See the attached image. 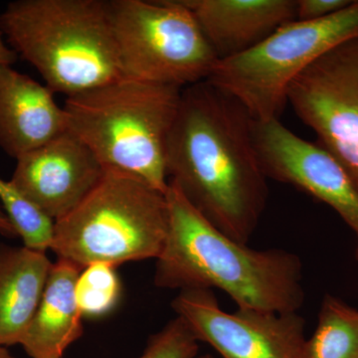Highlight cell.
Here are the masks:
<instances>
[{
    "mask_svg": "<svg viewBox=\"0 0 358 358\" xmlns=\"http://www.w3.org/2000/svg\"><path fill=\"white\" fill-rule=\"evenodd\" d=\"M252 122L234 98L209 82L185 87L166 154L169 181L212 225L245 245L268 197Z\"/></svg>",
    "mask_w": 358,
    "mask_h": 358,
    "instance_id": "cell-1",
    "label": "cell"
},
{
    "mask_svg": "<svg viewBox=\"0 0 358 358\" xmlns=\"http://www.w3.org/2000/svg\"><path fill=\"white\" fill-rule=\"evenodd\" d=\"M166 197L169 231L157 259L155 286L220 289L238 308L296 313L303 307L300 257L284 249H252L235 241L212 225L171 181Z\"/></svg>",
    "mask_w": 358,
    "mask_h": 358,
    "instance_id": "cell-2",
    "label": "cell"
},
{
    "mask_svg": "<svg viewBox=\"0 0 358 358\" xmlns=\"http://www.w3.org/2000/svg\"><path fill=\"white\" fill-rule=\"evenodd\" d=\"M7 44L68 96L122 78L109 1L17 0L0 14Z\"/></svg>",
    "mask_w": 358,
    "mask_h": 358,
    "instance_id": "cell-3",
    "label": "cell"
},
{
    "mask_svg": "<svg viewBox=\"0 0 358 358\" xmlns=\"http://www.w3.org/2000/svg\"><path fill=\"white\" fill-rule=\"evenodd\" d=\"M182 89L122 77L68 96V131L105 169L131 174L166 194L169 136Z\"/></svg>",
    "mask_w": 358,
    "mask_h": 358,
    "instance_id": "cell-4",
    "label": "cell"
},
{
    "mask_svg": "<svg viewBox=\"0 0 358 358\" xmlns=\"http://www.w3.org/2000/svg\"><path fill=\"white\" fill-rule=\"evenodd\" d=\"M169 231L166 194L131 174L105 169L88 196L55 221L51 250L80 268L157 260Z\"/></svg>",
    "mask_w": 358,
    "mask_h": 358,
    "instance_id": "cell-5",
    "label": "cell"
},
{
    "mask_svg": "<svg viewBox=\"0 0 358 358\" xmlns=\"http://www.w3.org/2000/svg\"><path fill=\"white\" fill-rule=\"evenodd\" d=\"M358 37V0L315 21L293 20L250 50L219 60L206 80L234 98L254 121L279 119L289 86L336 46Z\"/></svg>",
    "mask_w": 358,
    "mask_h": 358,
    "instance_id": "cell-6",
    "label": "cell"
},
{
    "mask_svg": "<svg viewBox=\"0 0 358 358\" xmlns=\"http://www.w3.org/2000/svg\"><path fill=\"white\" fill-rule=\"evenodd\" d=\"M122 77L185 88L206 81L218 58L181 0H112Z\"/></svg>",
    "mask_w": 358,
    "mask_h": 358,
    "instance_id": "cell-7",
    "label": "cell"
},
{
    "mask_svg": "<svg viewBox=\"0 0 358 358\" xmlns=\"http://www.w3.org/2000/svg\"><path fill=\"white\" fill-rule=\"evenodd\" d=\"M288 103L358 187V37L303 71L289 86Z\"/></svg>",
    "mask_w": 358,
    "mask_h": 358,
    "instance_id": "cell-8",
    "label": "cell"
},
{
    "mask_svg": "<svg viewBox=\"0 0 358 358\" xmlns=\"http://www.w3.org/2000/svg\"><path fill=\"white\" fill-rule=\"evenodd\" d=\"M173 308L199 341L223 358H296L306 341L305 319L298 312L238 308L228 313L212 289L180 291Z\"/></svg>",
    "mask_w": 358,
    "mask_h": 358,
    "instance_id": "cell-9",
    "label": "cell"
},
{
    "mask_svg": "<svg viewBox=\"0 0 358 358\" xmlns=\"http://www.w3.org/2000/svg\"><path fill=\"white\" fill-rule=\"evenodd\" d=\"M257 154L268 178L291 185L334 209L357 237L358 187L336 157L296 136L279 119L252 122Z\"/></svg>",
    "mask_w": 358,
    "mask_h": 358,
    "instance_id": "cell-10",
    "label": "cell"
},
{
    "mask_svg": "<svg viewBox=\"0 0 358 358\" xmlns=\"http://www.w3.org/2000/svg\"><path fill=\"white\" fill-rule=\"evenodd\" d=\"M16 162L10 182L54 221L76 208L105 173L94 152L70 131Z\"/></svg>",
    "mask_w": 358,
    "mask_h": 358,
    "instance_id": "cell-11",
    "label": "cell"
},
{
    "mask_svg": "<svg viewBox=\"0 0 358 358\" xmlns=\"http://www.w3.org/2000/svg\"><path fill=\"white\" fill-rule=\"evenodd\" d=\"M68 131L67 115L46 85L0 65V148L17 159Z\"/></svg>",
    "mask_w": 358,
    "mask_h": 358,
    "instance_id": "cell-12",
    "label": "cell"
},
{
    "mask_svg": "<svg viewBox=\"0 0 358 358\" xmlns=\"http://www.w3.org/2000/svg\"><path fill=\"white\" fill-rule=\"evenodd\" d=\"M218 60L235 57L296 20V0H181Z\"/></svg>",
    "mask_w": 358,
    "mask_h": 358,
    "instance_id": "cell-13",
    "label": "cell"
},
{
    "mask_svg": "<svg viewBox=\"0 0 358 358\" xmlns=\"http://www.w3.org/2000/svg\"><path fill=\"white\" fill-rule=\"evenodd\" d=\"M81 271L61 259L52 264L41 301L20 343L30 357L62 358L83 334L75 293Z\"/></svg>",
    "mask_w": 358,
    "mask_h": 358,
    "instance_id": "cell-14",
    "label": "cell"
},
{
    "mask_svg": "<svg viewBox=\"0 0 358 358\" xmlns=\"http://www.w3.org/2000/svg\"><path fill=\"white\" fill-rule=\"evenodd\" d=\"M52 264L43 252L0 243V345H20Z\"/></svg>",
    "mask_w": 358,
    "mask_h": 358,
    "instance_id": "cell-15",
    "label": "cell"
},
{
    "mask_svg": "<svg viewBox=\"0 0 358 358\" xmlns=\"http://www.w3.org/2000/svg\"><path fill=\"white\" fill-rule=\"evenodd\" d=\"M296 358H358V310L327 294L317 327Z\"/></svg>",
    "mask_w": 358,
    "mask_h": 358,
    "instance_id": "cell-16",
    "label": "cell"
},
{
    "mask_svg": "<svg viewBox=\"0 0 358 358\" xmlns=\"http://www.w3.org/2000/svg\"><path fill=\"white\" fill-rule=\"evenodd\" d=\"M0 204L26 248L43 253L51 249L55 221L23 196L10 180L0 178Z\"/></svg>",
    "mask_w": 358,
    "mask_h": 358,
    "instance_id": "cell-17",
    "label": "cell"
},
{
    "mask_svg": "<svg viewBox=\"0 0 358 358\" xmlns=\"http://www.w3.org/2000/svg\"><path fill=\"white\" fill-rule=\"evenodd\" d=\"M115 268L110 264L95 263L80 273L75 293L83 317H102L117 306L121 282Z\"/></svg>",
    "mask_w": 358,
    "mask_h": 358,
    "instance_id": "cell-18",
    "label": "cell"
},
{
    "mask_svg": "<svg viewBox=\"0 0 358 358\" xmlns=\"http://www.w3.org/2000/svg\"><path fill=\"white\" fill-rule=\"evenodd\" d=\"M199 343L189 324L176 315L150 338L140 358H196Z\"/></svg>",
    "mask_w": 358,
    "mask_h": 358,
    "instance_id": "cell-19",
    "label": "cell"
},
{
    "mask_svg": "<svg viewBox=\"0 0 358 358\" xmlns=\"http://www.w3.org/2000/svg\"><path fill=\"white\" fill-rule=\"evenodd\" d=\"M353 0H296V20H324L343 10Z\"/></svg>",
    "mask_w": 358,
    "mask_h": 358,
    "instance_id": "cell-20",
    "label": "cell"
},
{
    "mask_svg": "<svg viewBox=\"0 0 358 358\" xmlns=\"http://www.w3.org/2000/svg\"><path fill=\"white\" fill-rule=\"evenodd\" d=\"M16 52L4 40L3 33L0 30V65H13L17 61Z\"/></svg>",
    "mask_w": 358,
    "mask_h": 358,
    "instance_id": "cell-21",
    "label": "cell"
},
{
    "mask_svg": "<svg viewBox=\"0 0 358 358\" xmlns=\"http://www.w3.org/2000/svg\"><path fill=\"white\" fill-rule=\"evenodd\" d=\"M0 233L6 237L14 238L17 237V232L15 228L9 220L8 216L6 215L3 207L0 204Z\"/></svg>",
    "mask_w": 358,
    "mask_h": 358,
    "instance_id": "cell-22",
    "label": "cell"
},
{
    "mask_svg": "<svg viewBox=\"0 0 358 358\" xmlns=\"http://www.w3.org/2000/svg\"><path fill=\"white\" fill-rule=\"evenodd\" d=\"M0 358H15L6 350V346L0 345Z\"/></svg>",
    "mask_w": 358,
    "mask_h": 358,
    "instance_id": "cell-23",
    "label": "cell"
},
{
    "mask_svg": "<svg viewBox=\"0 0 358 358\" xmlns=\"http://www.w3.org/2000/svg\"><path fill=\"white\" fill-rule=\"evenodd\" d=\"M196 358H213L211 357V355H201V357H197Z\"/></svg>",
    "mask_w": 358,
    "mask_h": 358,
    "instance_id": "cell-24",
    "label": "cell"
}]
</instances>
